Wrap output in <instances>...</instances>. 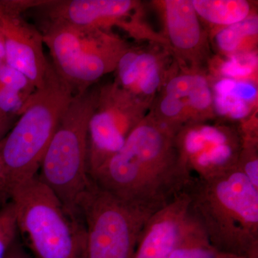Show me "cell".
I'll use <instances>...</instances> for the list:
<instances>
[{
    "instance_id": "cell-1",
    "label": "cell",
    "mask_w": 258,
    "mask_h": 258,
    "mask_svg": "<svg viewBox=\"0 0 258 258\" xmlns=\"http://www.w3.org/2000/svg\"><path fill=\"white\" fill-rule=\"evenodd\" d=\"M178 131L149 112L91 179L117 198L155 213L185 192L194 179L176 147Z\"/></svg>"
},
{
    "instance_id": "cell-2",
    "label": "cell",
    "mask_w": 258,
    "mask_h": 258,
    "mask_svg": "<svg viewBox=\"0 0 258 258\" xmlns=\"http://www.w3.org/2000/svg\"><path fill=\"white\" fill-rule=\"evenodd\" d=\"M189 212L217 252L258 258V189L238 169L216 177H194Z\"/></svg>"
},
{
    "instance_id": "cell-3",
    "label": "cell",
    "mask_w": 258,
    "mask_h": 258,
    "mask_svg": "<svg viewBox=\"0 0 258 258\" xmlns=\"http://www.w3.org/2000/svg\"><path fill=\"white\" fill-rule=\"evenodd\" d=\"M74 94L51 68L45 84L32 93L19 119L0 142L6 194L37 175L61 116Z\"/></svg>"
},
{
    "instance_id": "cell-4",
    "label": "cell",
    "mask_w": 258,
    "mask_h": 258,
    "mask_svg": "<svg viewBox=\"0 0 258 258\" xmlns=\"http://www.w3.org/2000/svg\"><path fill=\"white\" fill-rule=\"evenodd\" d=\"M98 88L74 95L61 116L40 165V179L80 221L79 206L91 184L88 131Z\"/></svg>"
},
{
    "instance_id": "cell-5",
    "label": "cell",
    "mask_w": 258,
    "mask_h": 258,
    "mask_svg": "<svg viewBox=\"0 0 258 258\" xmlns=\"http://www.w3.org/2000/svg\"><path fill=\"white\" fill-rule=\"evenodd\" d=\"M18 235L34 258H79L84 229L38 174L8 189Z\"/></svg>"
},
{
    "instance_id": "cell-6",
    "label": "cell",
    "mask_w": 258,
    "mask_h": 258,
    "mask_svg": "<svg viewBox=\"0 0 258 258\" xmlns=\"http://www.w3.org/2000/svg\"><path fill=\"white\" fill-rule=\"evenodd\" d=\"M52 67L74 95L86 92L114 72L130 46L111 30L50 22L42 32Z\"/></svg>"
},
{
    "instance_id": "cell-7",
    "label": "cell",
    "mask_w": 258,
    "mask_h": 258,
    "mask_svg": "<svg viewBox=\"0 0 258 258\" xmlns=\"http://www.w3.org/2000/svg\"><path fill=\"white\" fill-rule=\"evenodd\" d=\"M154 212L98 187L91 180L79 206L84 239L79 258H132Z\"/></svg>"
},
{
    "instance_id": "cell-8",
    "label": "cell",
    "mask_w": 258,
    "mask_h": 258,
    "mask_svg": "<svg viewBox=\"0 0 258 258\" xmlns=\"http://www.w3.org/2000/svg\"><path fill=\"white\" fill-rule=\"evenodd\" d=\"M149 109L115 82L98 88L96 106L88 124L90 178L119 152L129 134L144 119Z\"/></svg>"
},
{
    "instance_id": "cell-9",
    "label": "cell",
    "mask_w": 258,
    "mask_h": 258,
    "mask_svg": "<svg viewBox=\"0 0 258 258\" xmlns=\"http://www.w3.org/2000/svg\"><path fill=\"white\" fill-rule=\"evenodd\" d=\"M176 144L190 174L207 179L237 168L242 141L239 128L206 121L183 125L176 134Z\"/></svg>"
},
{
    "instance_id": "cell-10",
    "label": "cell",
    "mask_w": 258,
    "mask_h": 258,
    "mask_svg": "<svg viewBox=\"0 0 258 258\" xmlns=\"http://www.w3.org/2000/svg\"><path fill=\"white\" fill-rule=\"evenodd\" d=\"M5 61L25 75L36 89L45 84L52 64L44 52L42 32L20 17L0 15Z\"/></svg>"
},
{
    "instance_id": "cell-11",
    "label": "cell",
    "mask_w": 258,
    "mask_h": 258,
    "mask_svg": "<svg viewBox=\"0 0 258 258\" xmlns=\"http://www.w3.org/2000/svg\"><path fill=\"white\" fill-rule=\"evenodd\" d=\"M164 17L166 44L190 71L208 60L210 43L203 22L195 11L191 0H164L159 3Z\"/></svg>"
},
{
    "instance_id": "cell-12",
    "label": "cell",
    "mask_w": 258,
    "mask_h": 258,
    "mask_svg": "<svg viewBox=\"0 0 258 258\" xmlns=\"http://www.w3.org/2000/svg\"><path fill=\"white\" fill-rule=\"evenodd\" d=\"M139 5L133 0H57L40 8L50 22L111 30L113 26L124 28L137 15Z\"/></svg>"
},
{
    "instance_id": "cell-13",
    "label": "cell",
    "mask_w": 258,
    "mask_h": 258,
    "mask_svg": "<svg viewBox=\"0 0 258 258\" xmlns=\"http://www.w3.org/2000/svg\"><path fill=\"white\" fill-rule=\"evenodd\" d=\"M161 55L152 49L130 47L114 71L115 82L149 108L171 76L166 72Z\"/></svg>"
},
{
    "instance_id": "cell-14",
    "label": "cell",
    "mask_w": 258,
    "mask_h": 258,
    "mask_svg": "<svg viewBox=\"0 0 258 258\" xmlns=\"http://www.w3.org/2000/svg\"><path fill=\"white\" fill-rule=\"evenodd\" d=\"M189 205V195L185 191L155 212L144 226L132 258L169 257Z\"/></svg>"
},
{
    "instance_id": "cell-15",
    "label": "cell",
    "mask_w": 258,
    "mask_h": 258,
    "mask_svg": "<svg viewBox=\"0 0 258 258\" xmlns=\"http://www.w3.org/2000/svg\"><path fill=\"white\" fill-rule=\"evenodd\" d=\"M179 103L189 123L210 121L216 116L210 80L198 71L173 74L160 92Z\"/></svg>"
},
{
    "instance_id": "cell-16",
    "label": "cell",
    "mask_w": 258,
    "mask_h": 258,
    "mask_svg": "<svg viewBox=\"0 0 258 258\" xmlns=\"http://www.w3.org/2000/svg\"><path fill=\"white\" fill-rule=\"evenodd\" d=\"M216 116L232 120H249L255 108L257 89L255 83L218 79L212 86Z\"/></svg>"
},
{
    "instance_id": "cell-17",
    "label": "cell",
    "mask_w": 258,
    "mask_h": 258,
    "mask_svg": "<svg viewBox=\"0 0 258 258\" xmlns=\"http://www.w3.org/2000/svg\"><path fill=\"white\" fill-rule=\"evenodd\" d=\"M257 15H251L240 23L212 32V43L225 57L254 52L257 44Z\"/></svg>"
},
{
    "instance_id": "cell-18",
    "label": "cell",
    "mask_w": 258,
    "mask_h": 258,
    "mask_svg": "<svg viewBox=\"0 0 258 258\" xmlns=\"http://www.w3.org/2000/svg\"><path fill=\"white\" fill-rule=\"evenodd\" d=\"M195 11L213 30L225 28L254 14L252 5L245 0H192Z\"/></svg>"
},
{
    "instance_id": "cell-19",
    "label": "cell",
    "mask_w": 258,
    "mask_h": 258,
    "mask_svg": "<svg viewBox=\"0 0 258 258\" xmlns=\"http://www.w3.org/2000/svg\"><path fill=\"white\" fill-rule=\"evenodd\" d=\"M217 255L218 252L210 243L205 230L188 210L168 258H217Z\"/></svg>"
},
{
    "instance_id": "cell-20",
    "label": "cell",
    "mask_w": 258,
    "mask_h": 258,
    "mask_svg": "<svg viewBox=\"0 0 258 258\" xmlns=\"http://www.w3.org/2000/svg\"><path fill=\"white\" fill-rule=\"evenodd\" d=\"M217 71L219 79L255 83L257 59L255 52L225 57L218 60Z\"/></svg>"
},
{
    "instance_id": "cell-21",
    "label": "cell",
    "mask_w": 258,
    "mask_h": 258,
    "mask_svg": "<svg viewBox=\"0 0 258 258\" xmlns=\"http://www.w3.org/2000/svg\"><path fill=\"white\" fill-rule=\"evenodd\" d=\"M18 236L14 207L10 202L0 210V258H6Z\"/></svg>"
},
{
    "instance_id": "cell-22",
    "label": "cell",
    "mask_w": 258,
    "mask_h": 258,
    "mask_svg": "<svg viewBox=\"0 0 258 258\" xmlns=\"http://www.w3.org/2000/svg\"><path fill=\"white\" fill-rule=\"evenodd\" d=\"M237 168L258 189L257 139H242Z\"/></svg>"
},
{
    "instance_id": "cell-23",
    "label": "cell",
    "mask_w": 258,
    "mask_h": 258,
    "mask_svg": "<svg viewBox=\"0 0 258 258\" xmlns=\"http://www.w3.org/2000/svg\"><path fill=\"white\" fill-rule=\"evenodd\" d=\"M0 83L27 96H31L36 90L25 75L5 62L0 64Z\"/></svg>"
},
{
    "instance_id": "cell-24",
    "label": "cell",
    "mask_w": 258,
    "mask_h": 258,
    "mask_svg": "<svg viewBox=\"0 0 258 258\" xmlns=\"http://www.w3.org/2000/svg\"><path fill=\"white\" fill-rule=\"evenodd\" d=\"M30 96L0 83V117L13 118L21 114Z\"/></svg>"
},
{
    "instance_id": "cell-25",
    "label": "cell",
    "mask_w": 258,
    "mask_h": 258,
    "mask_svg": "<svg viewBox=\"0 0 258 258\" xmlns=\"http://www.w3.org/2000/svg\"><path fill=\"white\" fill-rule=\"evenodd\" d=\"M48 0H11L0 1V13L8 16L20 17L25 10L40 8L48 3Z\"/></svg>"
},
{
    "instance_id": "cell-26",
    "label": "cell",
    "mask_w": 258,
    "mask_h": 258,
    "mask_svg": "<svg viewBox=\"0 0 258 258\" xmlns=\"http://www.w3.org/2000/svg\"><path fill=\"white\" fill-rule=\"evenodd\" d=\"M6 258H34L27 251L25 250L23 246L16 240L13 247L10 249Z\"/></svg>"
},
{
    "instance_id": "cell-27",
    "label": "cell",
    "mask_w": 258,
    "mask_h": 258,
    "mask_svg": "<svg viewBox=\"0 0 258 258\" xmlns=\"http://www.w3.org/2000/svg\"><path fill=\"white\" fill-rule=\"evenodd\" d=\"M13 119H14L13 118L0 117V142L11 129Z\"/></svg>"
},
{
    "instance_id": "cell-28",
    "label": "cell",
    "mask_w": 258,
    "mask_h": 258,
    "mask_svg": "<svg viewBox=\"0 0 258 258\" xmlns=\"http://www.w3.org/2000/svg\"><path fill=\"white\" fill-rule=\"evenodd\" d=\"M5 181L4 177V173H3V166L0 162V195L3 193H6L5 189Z\"/></svg>"
},
{
    "instance_id": "cell-29",
    "label": "cell",
    "mask_w": 258,
    "mask_h": 258,
    "mask_svg": "<svg viewBox=\"0 0 258 258\" xmlns=\"http://www.w3.org/2000/svg\"><path fill=\"white\" fill-rule=\"evenodd\" d=\"M217 258H250L247 257H244V256L236 255V254L221 253L218 252Z\"/></svg>"
}]
</instances>
